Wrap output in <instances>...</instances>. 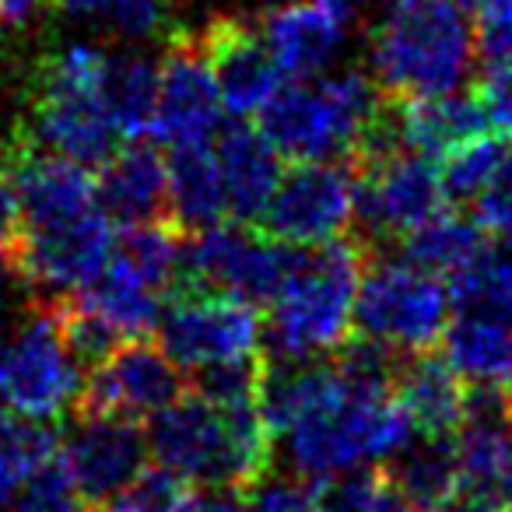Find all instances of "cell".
<instances>
[{
    "instance_id": "cell-38",
    "label": "cell",
    "mask_w": 512,
    "mask_h": 512,
    "mask_svg": "<svg viewBox=\"0 0 512 512\" xmlns=\"http://www.w3.org/2000/svg\"><path fill=\"white\" fill-rule=\"evenodd\" d=\"M477 99L484 102L491 116V127H498L512 141V67H491L481 81Z\"/></svg>"
},
{
    "instance_id": "cell-26",
    "label": "cell",
    "mask_w": 512,
    "mask_h": 512,
    "mask_svg": "<svg viewBox=\"0 0 512 512\" xmlns=\"http://www.w3.org/2000/svg\"><path fill=\"white\" fill-rule=\"evenodd\" d=\"M60 439L50 421L25 418L0 404V505L57 463Z\"/></svg>"
},
{
    "instance_id": "cell-11",
    "label": "cell",
    "mask_w": 512,
    "mask_h": 512,
    "mask_svg": "<svg viewBox=\"0 0 512 512\" xmlns=\"http://www.w3.org/2000/svg\"><path fill=\"white\" fill-rule=\"evenodd\" d=\"M260 221L267 235L292 249L341 239L355 221V172L337 162H292Z\"/></svg>"
},
{
    "instance_id": "cell-42",
    "label": "cell",
    "mask_w": 512,
    "mask_h": 512,
    "mask_svg": "<svg viewBox=\"0 0 512 512\" xmlns=\"http://www.w3.org/2000/svg\"><path fill=\"white\" fill-rule=\"evenodd\" d=\"M43 0H0V22L4 25H22L36 15Z\"/></svg>"
},
{
    "instance_id": "cell-30",
    "label": "cell",
    "mask_w": 512,
    "mask_h": 512,
    "mask_svg": "<svg viewBox=\"0 0 512 512\" xmlns=\"http://www.w3.org/2000/svg\"><path fill=\"white\" fill-rule=\"evenodd\" d=\"M505 148H509L505 137L481 134V137H474V141L463 144V148L449 151V155L442 158V169H439L446 200L470 204V200L481 193V186L488 183L491 172H495V165H498V158L505 155Z\"/></svg>"
},
{
    "instance_id": "cell-15",
    "label": "cell",
    "mask_w": 512,
    "mask_h": 512,
    "mask_svg": "<svg viewBox=\"0 0 512 512\" xmlns=\"http://www.w3.org/2000/svg\"><path fill=\"white\" fill-rule=\"evenodd\" d=\"M221 95L193 32H172L158 64V102L151 137L169 148L214 141L221 130Z\"/></svg>"
},
{
    "instance_id": "cell-1",
    "label": "cell",
    "mask_w": 512,
    "mask_h": 512,
    "mask_svg": "<svg viewBox=\"0 0 512 512\" xmlns=\"http://www.w3.org/2000/svg\"><path fill=\"white\" fill-rule=\"evenodd\" d=\"M274 435L260 400L214 404L204 393H183L151 418L148 449L155 463L193 488L242 491L271 470Z\"/></svg>"
},
{
    "instance_id": "cell-12",
    "label": "cell",
    "mask_w": 512,
    "mask_h": 512,
    "mask_svg": "<svg viewBox=\"0 0 512 512\" xmlns=\"http://www.w3.org/2000/svg\"><path fill=\"white\" fill-rule=\"evenodd\" d=\"M355 218L372 239H404L411 228L446 207L439 165L414 151L355 162Z\"/></svg>"
},
{
    "instance_id": "cell-8",
    "label": "cell",
    "mask_w": 512,
    "mask_h": 512,
    "mask_svg": "<svg viewBox=\"0 0 512 512\" xmlns=\"http://www.w3.org/2000/svg\"><path fill=\"white\" fill-rule=\"evenodd\" d=\"M295 256L299 249L256 232L246 221H218L186 239L179 288H204L264 306L281 292Z\"/></svg>"
},
{
    "instance_id": "cell-29",
    "label": "cell",
    "mask_w": 512,
    "mask_h": 512,
    "mask_svg": "<svg viewBox=\"0 0 512 512\" xmlns=\"http://www.w3.org/2000/svg\"><path fill=\"white\" fill-rule=\"evenodd\" d=\"M397 456L386 477L418 512L432 509L460 484L453 439H425V446H404Z\"/></svg>"
},
{
    "instance_id": "cell-40",
    "label": "cell",
    "mask_w": 512,
    "mask_h": 512,
    "mask_svg": "<svg viewBox=\"0 0 512 512\" xmlns=\"http://www.w3.org/2000/svg\"><path fill=\"white\" fill-rule=\"evenodd\" d=\"M172 512H242V502H235V495L228 488H190Z\"/></svg>"
},
{
    "instance_id": "cell-3",
    "label": "cell",
    "mask_w": 512,
    "mask_h": 512,
    "mask_svg": "<svg viewBox=\"0 0 512 512\" xmlns=\"http://www.w3.org/2000/svg\"><path fill=\"white\" fill-rule=\"evenodd\" d=\"M109 57L113 53L92 43L46 53L29 88V127L18 141L78 165L106 162L123 141L106 106Z\"/></svg>"
},
{
    "instance_id": "cell-46",
    "label": "cell",
    "mask_w": 512,
    "mask_h": 512,
    "mask_svg": "<svg viewBox=\"0 0 512 512\" xmlns=\"http://www.w3.org/2000/svg\"><path fill=\"white\" fill-rule=\"evenodd\" d=\"M509 386H512V383H509ZM509 386H505V390H509Z\"/></svg>"
},
{
    "instance_id": "cell-19",
    "label": "cell",
    "mask_w": 512,
    "mask_h": 512,
    "mask_svg": "<svg viewBox=\"0 0 512 512\" xmlns=\"http://www.w3.org/2000/svg\"><path fill=\"white\" fill-rule=\"evenodd\" d=\"M214 155H218L221 183H225L228 197V218L235 221H260L264 207L271 204L274 190L281 179V155L267 144L260 127H246V123H232V127L218 130L214 141Z\"/></svg>"
},
{
    "instance_id": "cell-4",
    "label": "cell",
    "mask_w": 512,
    "mask_h": 512,
    "mask_svg": "<svg viewBox=\"0 0 512 512\" xmlns=\"http://www.w3.org/2000/svg\"><path fill=\"white\" fill-rule=\"evenodd\" d=\"M365 264L362 239L351 235L299 249L285 285L271 299L267 341L274 355L292 362L334 355L355 327V295Z\"/></svg>"
},
{
    "instance_id": "cell-9",
    "label": "cell",
    "mask_w": 512,
    "mask_h": 512,
    "mask_svg": "<svg viewBox=\"0 0 512 512\" xmlns=\"http://www.w3.org/2000/svg\"><path fill=\"white\" fill-rule=\"evenodd\" d=\"M113 246V221L106 218L102 207H92L74 218L15 225L8 256L29 292L67 299V295H78L109 264Z\"/></svg>"
},
{
    "instance_id": "cell-22",
    "label": "cell",
    "mask_w": 512,
    "mask_h": 512,
    "mask_svg": "<svg viewBox=\"0 0 512 512\" xmlns=\"http://www.w3.org/2000/svg\"><path fill=\"white\" fill-rule=\"evenodd\" d=\"M442 355L463 383L505 390L512 383V320L456 309L442 330Z\"/></svg>"
},
{
    "instance_id": "cell-45",
    "label": "cell",
    "mask_w": 512,
    "mask_h": 512,
    "mask_svg": "<svg viewBox=\"0 0 512 512\" xmlns=\"http://www.w3.org/2000/svg\"><path fill=\"white\" fill-rule=\"evenodd\" d=\"M505 407H509V421H512V386L505 390Z\"/></svg>"
},
{
    "instance_id": "cell-5",
    "label": "cell",
    "mask_w": 512,
    "mask_h": 512,
    "mask_svg": "<svg viewBox=\"0 0 512 512\" xmlns=\"http://www.w3.org/2000/svg\"><path fill=\"white\" fill-rule=\"evenodd\" d=\"M386 95L369 74L344 71L281 85L260 109V134L288 162H334L355 155L386 109Z\"/></svg>"
},
{
    "instance_id": "cell-28",
    "label": "cell",
    "mask_w": 512,
    "mask_h": 512,
    "mask_svg": "<svg viewBox=\"0 0 512 512\" xmlns=\"http://www.w3.org/2000/svg\"><path fill=\"white\" fill-rule=\"evenodd\" d=\"M158 102V64L127 53V57H109L106 71V106L116 120L120 137H151Z\"/></svg>"
},
{
    "instance_id": "cell-35",
    "label": "cell",
    "mask_w": 512,
    "mask_h": 512,
    "mask_svg": "<svg viewBox=\"0 0 512 512\" xmlns=\"http://www.w3.org/2000/svg\"><path fill=\"white\" fill-rule=\"evenodd\" d=\"M4 512H99L88 505L78 491L67 484L60 463H53L46 474H39L32 484H25L11 502H4Z\"/></svg>"
},
{
    "instance_id": "cell-20",
    "label": "cell",
    "mask_w": 512,
    "mask_h": 512,
    "mask_svg": "<svg viewBox=\"0 0 512 512\" xmlns=\"http://www.w3.org/2000/svg\"><path fill=\"white\" fill-rule=\"evenodd\" d=\"M400 144L414 155L446 158L481 134H491V116L477 95H463L460 88L428 99H407L397 106Z\"/></svg>"
},
{
    "instance_id": "cell-43",
    "label": "cell",
    "mask_w": 512,
    "mask_h": 512,
    "mask_svg": "<svg viewBox=\"0 0 512 512\" xmlns=\"http://www.w3.org/2000/svg\"><path fill=\"white\" fill-rule=\"evenodd\" d=\"M309 4H316V8H323L327 15H334V18H341L344 25L351 22V18L358 15V11L369 4V0H309Z\"/></svg>"
},
{
    "instance_id": "cell-32",
    "label": "cell",
    "mask_w": 512,
    "mask_h": 512,
    "mask_svg": "<svg viewBox=\"0 0 512 512\" xmlns=\"http://www.w3.org/2000/svg\"><path fill=\"white\" fill-rule=\"evenodd\" d=\"M190 488L193 484L179 481V477L169 474V470L144 467L120 495H113L106 505H99V512H172L179 502H183Z\"/></svg>"
},
{
    "instance_id": "cell-27",
    "label": "cell",
    "mask_w": 512,
    "mask_h": 512,
    "mask_svg": "<svg viewBox=\"0 0 512 512\" xmlns=\"http://www.w3.org/2000/svg\"><path fill=\"white\" fill-rule=\"evenodd\" d=\"M183 246L186 232L172 218L144 221V225H130L120 235V242L113 246V264H120L127 274H134L144 285L158 288L165 295L172 285H179Z\"/></svg>"
},
{
    "instance_id": "cell-10",
    "label": "cell",
    "mask_w": 512,
    "mask_h": 512,
    "mask_svg": "<svg viewBox=\"0 0 512 512\" xmlns=\"http://www.w3.org/2000/svg\"><path fill=\"white\" fill-rule=\"evenodd\" d=\"M155 327L165 355L190 372L260 358L264 341L256 306L204 288H179Z\"/></svg>"
},
{
    "instance_id": "cell-18",
    "label": "cell",
    "mask_w": 512,
    "mask_h": 512,
    "mask_svg": "<svg viewBox=\"0 0 512 512\" xmlns=\"http://www.w3.org/2000/svg\"><path fill=\"white\" fill-rule=\"evenodd\" d=\"M260 36L285 78H320L344 50V22L309 0L278 4L260 18Z\"/></svg>"
},
{
    "instance_id": "cell-31",
    "label": "cell",
    "mask_w": 512,
    "mask_h": 512,
    "mask_svg": "<svg viewBox=\"0 0 512 512\" xmlns=\"http://www.w3.org/2000/svg\"><path fill=\"white\" fill-rule=\"evenodd\" d=\"M242 512H320V491L299 474H260L242 488Z\"/></svg>"
},
{
    "instance_id": "cell-2",
    "label": "cell",
    "mask_w": 512,
    "mask_h": 512,
    "mask_svg": "<svg viewBox=\"0 0 512 512\" xmlns=\"http://www.w3.org/2000/svg\"><path fill=\"white\" fill-rule=\"evenodd\" d=\"M467 11L449 0H386L369 32L372 81L386 99H428L456 92L474 67Z\"/></svg>"
},
{
    "instance_id": "cell-37",
    "label": "cell",
    "mask_w": 512,
    "mask_h": 512,
    "mask_svg": "<svg viewBox=\"0 0 512 512\" xmlns=\"http://www.w3.org/2000/svg\"><path fill=\"white\" fill-rule=\"evenodd\" d=\"M25 295H29V285L18 278L15 264H11V256H8V246H0V341L11 334V327H15L25 316V309H29Z\"/></svg>"
},
{
    "instance_id": "cell-21",
    "label": "cell",
    "mask_w": 512,
    "mask_h": 512,
    "mask_svg": "<svg viewBox=\"0 0 512 512\" xmlns=\"http://www.w3.org/2000/svg\"><path fill=\"white\" fill-rule=\"evenodd\" d=\"M397 404L421 439H453L467 414V383L449 369L446 358L411 355L393 379Z\"/></svg>"
},
{
    "instance_id": "cell-41",
    "label": "cell",
    "mask_w": 512,
    "mask_h": 512,
    "mask_svg": "<svg viewBox=\"0 0 512 512\" xmlns=\"http://www.w3.org/2000/svg\"><path fill=\"white\" fill-rule=\"evenodd\" d=\"M365 512H418L411 502H407L404 495H400L397 488L390 484V477L383 481V488L376 491V498H372L369 505H365Z\"/></svg>"
},
{
    "instance_id": "cell-36",
    "label": "cell",
    "mask_w": 512,
    "mask_h": 512,
    "mask_svg": "<svg viewBox=\"0 0 512 512\" xmlns=\"http://www.w3.org/2000/svg\"><path fill=\"white\" fill-rule=\"evenodd\" d=\"M474 46L488 71L512 67V0H481Z\"/></svg>"
},
{
    "instance_id": "cell-17",
    "label": "cell",
    "mask_w": 512,
    "mask_h": 512,
    "mask_svg": "<svg viewBox=\"0 0 512 512\" xmlns=\"http://www.w3.org/2000/svg\"><path fill=\"white\" fill-rule=\"evenodd\" d=\"M95 200L109 221L130 228L169 214V162L151 141L116 148L95 176Z\"/></svg>"
},
{
    "instance_id": "cell-44",
    "label": "cell",
    "mask_w": 512,
    "mask_h": 512,
    "mask_svg": "<svg viewBox=\"0 0 512 512\" xmlns=\"http://www.w3.org/2000/svg\"><path fill=\"white\" fill-rule=\"evenodd\" d=\"M453 8H460V11H477L481 8V0H449Z\"/></svg>"
},
{
    "instance_id": "cell-24",
    "label": "cell",
    "mask_w": 512,
    "mask_h": 512,
    "mask_svg": "<svg viewBox=\"0 0 512 512\" xmlns=\"http://www.w3.org/2000/svg\"><path fill=\"white\" fill-rule=\"evenodd\" d=\"M78 302L85 309H92L99 320H106L123 341L144 337L148 330H155L158 316H162V292L144 285L134 274H127L120 264H113V256H109V264L81 288Z\"/></svg>"
},
{
    "instance_id": "cell-34",
    "label": "cell",
    "mask_w": 512,
    "mask_h": 512,
    "mask_svg": "<svg viewBox=\"0 0 512 512\" xmlns=\"http://www.w3.org/2000/svg\"><path fill=\"white\" fill-rule=\"evenodd\" d=\"M470 204H474L477 228L484 235H495V239L512 246V141L505 148V155L498 158L488 183L481 186V193Z\"/></svg>"
},
{
    "instance_id": "cell-13",
    "label": "cell",
    "mask_w": 512,
    "mask_h": 512,
    "mask_svg": "<svg viewBox=\"0 0 512 512\" xmlns=\"http://www.w3.org/2000/svg\"><path fill=\"white\" fill-rule=\"evenodd\" d=\"M179 397H183V369L165 355L162 344L130 337L92 365L81 386L78 411L151 421Z\"/></svg>"
},
{
    "instance_id": "cell-7",
    "label": "cell",
    "mask_w": 512,
    "mask_h": 512,
    "mask_svg": "<svg viewBox=\"0 0 512 512\" xmlns=\"http://www.w3.org/2000/svg\"><path fill=\"white\" fill-rule=\"evenodd\" d=\"M453 313L449 288L407 260L365 264L355 295V327L393 355H425L442 341Z\"/></svg>"
},
{
    "instance_id": "cell-14",
    "label": "cell",
    "mask_w": 512,
    "mask_h": 512,
    "mask_svg": "<svg viewBox=\"0 0 512 512\" xmlns=\"http://www.w3.org/2000/svg\"><path fill=\"white\" fill-rule=\"evenodd\" d=\"M148 453L141 421L81 411L78 425L60 439L57 463L67 484L99 509L148 467Z\"/></svg>"
},
{
    "instance_id": "cell-39",
    "label": "cell",
    "mask_w": 512,
    "mask_h": 512,
    "mask_svg": "<svg viewBox=\"0 0 512 512\" xmlns=\"http://www.w3.org/2000/svg\"><path fill=\"white\" fill-rule=\"evenodd\" d=\"M425 512H509V505L488 488H474V484H456V491H449L442 502H435Z\"/></svg>"
},
{
    "instance_id": "cell-16",
    "label": "cell",
    "mask_w": 512,
    "mask_h": 512,
    "mask_svg": "<svg viewBox=\"0 0 512 512\" xmlns=\"http://www.w3.org/2000/svg\"><path fill=\"white\" fill-rule=\"evenodd\" d=\"M197 43L218 85L221 106L232 116H256L285 85V74L274 64L253 18H214Z\"/></svg>"
},
{
    "instance_id": "cell-25",
    "label": "cell",
    "mask_w": 512,
    "mask_h": 512,
    "mask_svg": "<svg viewBox=\"0 0 512 512\" xmlns=\"http://www.w3.org/2000/svg\"><path fill=\"white\" fill-rule=\"evenodd\" d=\"M484 232L460 211H439L404 235V260L435 278H456L484 253Z\"/></svg>"
},
{
    "instance_id": "cell-33",
    "label": "cell",
    "mask_w": 512,
    "mask_h": 512,
    "mask_svg": "<svg viewBox=\"0 0 512 512\" xmlns=\"http://www.w3.org/2000/svg\"><path fill=\"white\" fill-rule=\"evenodd\" d=\"M106 29L130 43H144L169 29V0H102L95 11Z\"/></svg>"
},
{
    "instance_id": "cell-6",
    "label": "cell",
    "mask_w": 512,
    "mask_h": 512,
    "mask_svg": "<svg viewBox=\"0 0 512 512\" xmlns=\"http://www.w3.org/2000/svg\"><path fill=\"white\" fill-rule=\"evenodd\" d=\"M81 362L67 348L57 306H29L0 341V404L36 421H57L81 400Z\"/></svg>"
},
{
    "instance_id": "cell-23",
    "label": "cell",
    "mask_w": 512,
    "mask_h": 512,
    "mask_svg": "<svg viewBox=\"0 0 512 512\" xmlns=\"http://www.w3.org/2000/svg\"><path fill=\"white\" fill-rule=\"evenodd\" d=\"M169 218L183 232H200L228 218V197L221 183L214 141L169 148Z\"/></svg>"
}]
</instances>
